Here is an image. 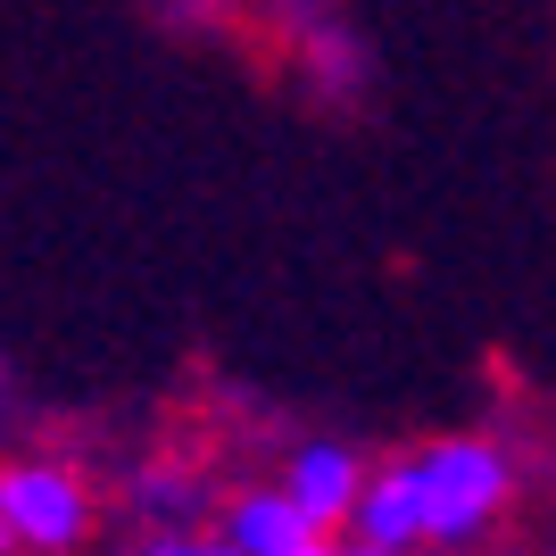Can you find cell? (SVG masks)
<instances>
[{"instance_id":"277c9868","label":"cell","mask_w":556,"mask_h":556,"mask_svg":"<svg viewBox=\"0 0 556 556\" xmlns=\"http://www.w3.org/2000/svg\"><path fill=\"white\" fill-rule=\"evenodd\" d=\"M225 540L241 556H300V548H316V540H332V532L291 498V490H241L225 507Z\"/></svg>"},{"instance_id":"5b68a950","label":"cell","mask_w":556,"mask_h":556,"mask_svg":"<svg viewBox=\"0 0 556 556\" xmlns=\"http://www.w3.org/2000/svg\"><path fill=\"white\" fill-rule=\"evenodd\" d=\"M349 540H366V548H391V556H407V548L424 540V507H416V473H407V457L382 465V473L366 482Z\"/></svg>"},{"instance_id":"7a4b0ae2","label":"cell","mask_w":556,"mask_h":556,"mask_svg":"<svg viewBox=\"0 0 556 556\" xmlns=\"http://www.w3.org/2000/svg\"><path fill=\"white\" fill-rule=\"evenodd\" d=\"M0 532L9 548H42V556H67L75 540L92 532V498L67 465H9L0 473Z\"/></svg>"},{"instance_id":"3957f363","label":"cell","mask_w":556,"mask_h":556,"mask_svg":"<svg viewBox=\"0 0 556 556\" xmlns=\"http://www.w3.org/2000/svg\"><path fill=\"white\" fill-rule=\"evenodd\" d=\"M366 465L349 457L341 441H307L300 457H291V473H282V490H291V498H300L307 515H316V523H325V532H349V523H357V498H366Z\"/></svg>"},{"instance_id":"52a82bcc","label":"cell","mask_w":556,"mask_h":556,"mask_svg":"<svg viewBox=\"0 0 556 556\" xmlns=\"http://www.w3.org/2000/svg\"><path fill=\"white\" fill-rule=\"evenodd\" d=\"M325 556H391V548H366V540H332Z\"/></svg>"},{"instance_id":"9c48e42d","label":"cell","mask_w":556,"mask_h":556,"mask_svg":"<svg viewBox=\"0 0 556 556\" xmlns=\"http://www.w3.org/2000/svg\"><path fill=\"white\" fill-rule=\"evenodd\" d=\"M282 9H316V0H282Z\"/></svg>"},{"instance_id":"6da1fadb","label":"cell","mask_w":556,"mask_h":556,"mask_svg":"<svg viewBox=\"0 0 556 556\" xmlns=\"http://www.w3.org/2000/svg\"><path fill=\"white\" fill-rule=\"evenodd\" d=\"M407 473H416V507H424V540H473L490 523V515L507 507V457L490 441H432L407 457Z\"/></svg>"},{"instance_id":"8992f818","label":"cell","mask_w":556,"mask_h":556,"mask_svg":"<svg viewBox=\"0 0 556 556\" xmlns=\"http://www.w3.org/2000/svg\"><path fill=\"white\" fill-rule=\"evenodd\" d=\"M141 556H241L232 540H150Z\"/></svg>"},{"instance_id":"ba28073f","label":"cell","mask_w":556,"mask_h":556,"mask_svg":"<svg viewBox=\"0 0 556 556\" xmlns=\"http://www.w3.org/2000/svg\"><path fill=\"white\" fill-rule=\"evenodd\" d=\"M325 548H332V540H316V548H300V556H325Z\"/></svg>"}]
</instances>
